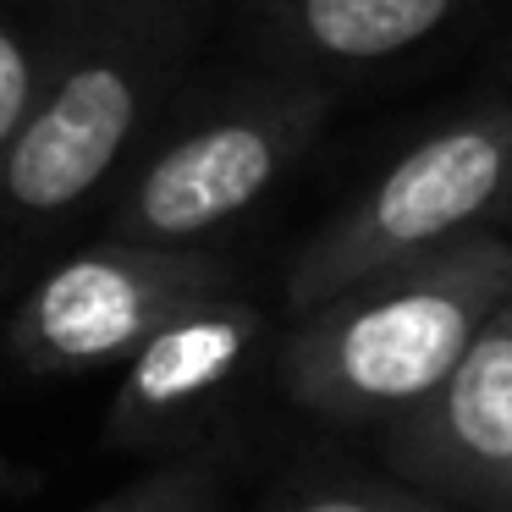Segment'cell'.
Here are the masks:
<instances>
[{
	"mask_svg": "<svg viewBox=\"0 0 512 512\" xmlns=\"http://www.w3.org/2000/svg\"><path fill=\"white\" fill-rule=\"evenodd\" d=\"M226 0H72L23 133L0 155V226L72 221L193 78Z\"/></svg>",
	"mask_w": 512,
	"mask_h": 512,
	"instance_id": "obj_1",
	"label": "cell"
},
{
	"mask_svg": "<svg viewBox=\"0 0 512 512\" xmlns=\"http://www.w3.org/2000/svg\"><path fill=\"white\" fill-rule=\"evenodd\" d=\"M391 479L452 512H512V298L413 408L380 424Z\"/></svg>",
	"mask_w": 512,
	"mask_h": 512,
	"instance_id": "obj_6",
	"label": "cell"
},
{
	"mask_svg": "<svg viewBox=\"0 0 512 512\" xmlns=\"http://www.w3.org/2000/svg\"><path fill=\"white\" fill-rule=\"evenodd\" d=\"M512 298V237L479 232L347 281L292 314L276 375L298 408L342 430H380L463 358Z\"/></svg>",
	"mask_w": 512,
	"mask_h": 512,
	"instance_id": "obj_2",
	"label": "cell"
},
{
	"mask_svg": "<svg viewBox=\"0 0 512 512\" xmlns=\"http://www.w3.org/2000/svg\"><path fill=\"white\" fill-rule=\"evenodd\" d=\"M419 512H452V507H435V501H424V507Z\"/></svg>",
	"mask_w": 512,
	"mask_h": 512,
	"instance_id": "obj_13",
	"label": "cell"
},
{
	"mask_svg": "<svg viewBox=\"0 0 512 512\" xmlns=\"http://www.w3.org/2000/svg\"><path fill=\"white\" fill-rule=\"evenodd\" d=\"M12 485V468H6V457H0V490Z\"/></svg>",
	"mask_w": 512,
	"mask_h": 512,
	"instance_id": "obj_12",
	"label": "cell"
},
{
	"mask_svg": "<svg viewBox=\"0 0 512 512\" xmlns=\"http://www.w3.org/2000/svg\"><path fill=\"white\" fill-rule=\"evenodd\" d=\"M265 331V309L237 298V287L171 314L155 336H144L122 358V380L111 397V441L166 446L188 435L193 419H204L210 402L237 386Z\"/></svg>",
	"mask_w": 512,
	"mask_h": 512,
	"instance_id": "obj_8",
	"label": "cell"
},
{
	"mask_svg": "<svg viewBox=\"0 0 512 512\" xmlns=\"http://www.w3.org/2000/svg\"><path fill=\"white\" fill-rule=\"evenodd\" d=\"M430 496L397 485V479H336L292 496L281 512H419Z\"/></svg>",
	"mask_w": 512,
	"mask_h": 512,
	"instance_id": "obj_10",
	"label": "cell"
},
{
	"mask_svg": "<svg viewBox=\"0 0 512 512\" xmlns=\"http://www.w3.org/2000/svg\"><path fill=\"white\" fill-rule=\"evenodd\" d=\"M490 83H501V89L512 94V39L496 50V67H490Z\"/></svg>",
	"mask_w": 512,
	"mask_h": 512,
	"instance_id": "obj_11",
	"label": "cell"
},
{
	"mask_svg": "<svg viewBox=\"0 0 512 512\" xmlns=\"http://www.w3.org/2000/svg\"><path fill=\"white\" fill-rule=\"evenodd\" d=\"M83 512H221V468L215 463H166Z\"/></svg>",
	"mask_w": 512,
	"mask_h": 512,
	"instance_id": "obj_9",
	"label": "cell"
},
{
	"mask_svg": "<svg viewBox=\"0 0 512 512\" xmlns=\"http://www.w3.org/2000/svg\"><path fill=\"white\" fill-rule=\"evenodd\" d=\"M474 0H226L237 61L347 94L435 56L474 23Z\"/></svg>",
	"mask_w": 512,
	"mask_h": 512,
	"instance_id": "obj_7",
	"label": "cell"
},
{
	"mask_svg": "<svg viewBox=\"0 0 512 512\" xmlns=\"http://www.w3.org/2000/svg\"><path fill=\"white\" fill-rule=\"evenodd\" d=\"M512 226V94L485 83L419 133L292 254L287 309L303 314L347 281Z\"/></svg>",
	"mask_w": 512,
	"mask_h": 512,
	"instance_id": "obj_4",
	"label": "cell"
},
{
	"mask_svg": "<svg viewBox=\"0 0 512 512\" xmlns=\"http://www.w3.org/2000/svg\"><path fill=\"white\" fill-rule=\"evenodd\" d=\"M336 105L342 94L325 83L254 61L188 78L116 177L105 237L210 243L320 144Z\"/></svg>",
	"mask_w": 512,
	"mask_h": 512,
	"instance_id": "obj_3",
	"label": "cell"
},
{
	"mask_svg": "<svg viewBox=\"0 0 512 512\" xmlns=\"http://www.w3.org/2000/svg\"><path fill=\"white\" fill-rule=\"evenodd\" d=\"M237 287V265L210 243L160 248L100 237L56 259L17 298L6 320V353L45 380L94 375L122 364L144 336H155L188 303Z\"/></svg>",
	"mask_w": 512,
	"mask_h": 512,
	"instance_id": "obj_5",
	"label": "cell"
}]
</instances>
